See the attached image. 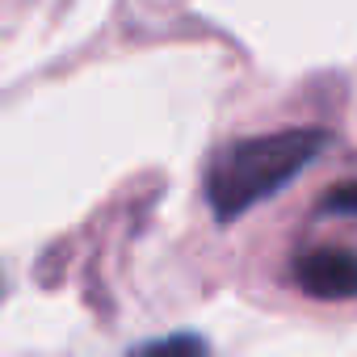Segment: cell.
<instances>
[{"instance_id": "cell-1", "label": "cell", "mask_w": 357, "mask_h": 357, "mask_svg": "<svg viewBox=\"0 0 357 357\" xmlns=\"http://www.w3.org/2000/svg\"><path fill=\"white\" fill-rule=\"evenodd\" d=\"M324 147H328V135L311 130V126H290V130L248 135V139L227 143L206 168L211 211L223 223L248 215L252 206L282 194L303 168H311Z\"/></svg>"}, {"instance_id": "cell-2", "label": "cell", "mask_w": 357, "mask_h": 357, "mask_svg": "<svg viewBox=\"0 0 357 357\" xmlns=\"http://www.w3.org/2000/svg\"><path fill=\"white\" fill-rule=\"evenodd\" d=\"M294 282L303 294L324 298V303H344L357 298V252L353 248H336V244H319L294 257Z\"/></svg>"}, {"instance_id": "cell-3", "label": "cell", "mask_w": 357, "mask_h": 357, "mask_svg": "<svg viewBox=\"0 0 357 357\" xmlns=\"http://www.w3.org/2000/svg\"><path fill=\"white\" fill-rule=\"evenodd\" d=\"M139 353H206V340L202 336H164V340L139 344Z\"/></svg>"}, {"instance_id": "cell-4", "label": "cell", "mask_w": 357, "mask_h": 357, "mask_svg": "<svg viewBox=\"0 0 357 357\" xmlns=\"http://www.w3.org/2000/svg\"><path fill=\"white\" fill-rule=\"evenodd\" d=\"M328 211H349V215H357V185H340V190L328 198Z\"/></svg>"}, {"instance_id": "cell-5", "label": "cell", "mask_w": 357, "mask_h": 357, "mask_svg": "<svg viewBox=\"0 0 357 357\" xmlns=\"http://www.w3.org/2000/svg\"><path fill=\"white\" fill-rule=\"evenodd\" d=\"M0 290H5V286H0Z\"/></svg>"}]
</instances>
